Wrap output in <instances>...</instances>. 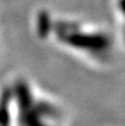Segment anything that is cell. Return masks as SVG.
<instances>
[{
  "instance_id": "277c9868",
  "label": "cell",
  "mask_w": 125,
  "mask_h": 126,
  "mask_svg": "<svg viewBox=\"0 0 125 126\" xmlns=\"http://www.w3.org/2000/svg\"><path fill=\"white\" fill-rule=\"evenodd\" d=\"M120 39L125 44V22H121V32H120Z\"/></svg>"
},
{
  "instance_id": "6da1fadb",
  "label": "cell",
  "mask_w": 125,
  "mask_h": 126,
  "mask_svg": "<svg viewBox=\"0 0 125 126\" xmlns=\"http://www.w3.org/2000/svg\"><path fill=\"white\" fill-rule=\"evenodd\" d=\"M48 40L64 51L95 64H106L114 55L116 40L101 26L72 17L53 15Z\"/></svg>"
},
{
  "instance_id": "7a4b0ae2",
  "label": "cell",
  "mask_w": 125,
  "mask_h": 126,
  "mask_svg": "<svg viewBox=\"0 0 125 126\" xmlns=\"http://www.w3.org/2000/svg\"><path fill=\"white\" fill-rule=\"evenodd\" d=\"M21 126H64V113L58 102L38 93L29 85L22 86Z\"/></svg>"
},
{
  "instance_id": "3957f363",
  "label": "cell",
  "mask_w": 125,
  "mask_h": 126,
  "mask_svg": "<svg viewBox=\"0 0 125 126\" xmlns=\"http://www.w3.org/2000/svg\"><path fill=\"white\" fill-rule=\"evenodd\" d=\"M113 10L120 23L125 22V0H113Z\"/></svg>"
}]
</instances>
